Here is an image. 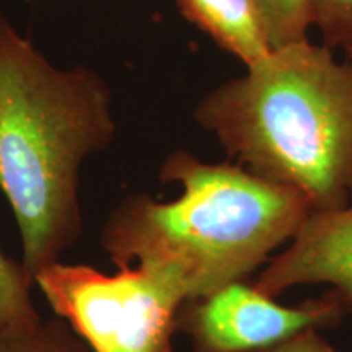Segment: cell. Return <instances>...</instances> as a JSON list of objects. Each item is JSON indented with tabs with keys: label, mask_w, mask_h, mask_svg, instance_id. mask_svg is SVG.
Returning <instances> with one entry per match:
<instances>
[{
	"label": "cell",
	"mask_w": 352,
	"mask_h": 352,
	"mask_svg": "<svg viewBox=\"0 0 352 352\" xmlns=\"http://www.w3.org/2000/svg\"><path fill=\"white\" fill-rule=\"evenodd\" d=\"M186 19L246 67L272 51L253 0H176Z\"/></svg>",
	"instance_id": "cell-7"
},
{
	"label": "cell",
	"mask_w": 352,
	"mask_h": 352,
	"mask_svg": "<svg viewBox=\"0 0 352 352\" xmlns=\"http://www.w3.org/2000/svg\"><path fill=\"white\" fill-rule=\"evenodd\" d=\"M0 352H90L60 318L0 324Z\"/></svg>",
	"instance_id": "cell-8"
},
{
	"label": "cell",
	"mask_w": 352,
	"mask_h": 352,
	"mask_svg": "<svg viewBox=\"0 0 352 352\" xmlns=\"http://www.w3.org/2000/svg\"><path fill=\"white\" fill-rule=\"evenodd\" d=\"M346 59H347V60H351V63H352V57H346Z\"/></svg>",
	"instance_id": "cell-13"
},
{
	"label": "cell",
	"mask_w": 352,
	"mask_h": 352,
	"mask_svg": "<svg viewBox=\"0 0 352 352\" xmlns=\"http://www.w3.org/2000/svg\"><path fill=\"white\" fill-rule=\"evenodd\" d=\"M195 120L230 160L298 192L311 212L352 202V63L324 44L272 50L210 90Z\"/></svg>",
	"instance_id": "cell-3"
},
{
	"label": "cell",
	"mask_w": 352,
	"mask_h": 352,
	"mask_svg": "<svg viewBox=\"0 0 352 352\" xmlns=\"http://www.w3.org/2000/svg\"><path fill=\"white\" fill-rule=\"evenodd\" d=\"M118 270L57 261L33 284L90 352H173L176 315L186 302L182 287L151 267Z\"/></svg>",
	"instance_id": "cell-4"
},
{
	"label": "cell",
	"mask_w": 352,
	"mask_h": 352,
	"mask_svg": "<svg viewBox=\"0 0 352 352\" xmlns=\"http://www.w3.org/2000/svg\"><path fill=\"white\" fill-rule=\"evenodd\" d=\"M114 134L103 78L52 65L0 12V189L32 280L80 236L82 165Z\"/></svg>",
	"instance_id": "cell-1"
},
{
	"label": "cell",
	"mask_w": 352,
	"mask_h": 352,
	"mask_svg": "<svg viewBox=\"0 0 352 352\" xmlns=\"http://www.w3.org/2000/svg\"><path fill=\"white\" fill-rule=\"evenodd\" d=\"M182 188L173 201L127 195L100 233L101 250L118 267L145 266L168 274L195 298L243 280L289 243L311 214L298 192L235 162L208 164L171 152L158 173Z\"/></svg>",
	"instance_id": "cell-2"
},
{
	"label": "cell",
	"mask_w": 352,
	"mask_h": 352,
	"mask_svg": "<svg viewBox=\"0 0 352 352\" xmlns=\"http://www.w3.org/2000/svg\"><path fill=\"white\" fill-rule=\"evenodd\" d=\"M271 50L308 41L310 0H253Z\"/></svg>",
	"instance_id": "cell-9"
},
{
	"label": "cell",
	"mask_w": 352,
	"mask_h": 352,
	"mask_svg": "<svg viewBox=\"0 0 352 352\" xmlns=\"http://www.w3.org/2000/svg\"><path fill=\"white\" fill-rule=\"evenodd\" d=\"M254 285L277 298L307 284H327L352 314V202L311 212L287 246L259 271Z\"/></svg>",
	"instance_id": "cell-6"
},
{
	"label": "cell",
	"mask_w": 352,
	"mask_h": 352,
	"mask_svg": "<svg viewBox=\"0 0 352 352\" xmlns=\"http://www.w3.org/2000/svg\"><path fill=\"white\" fill-rule=\"evenodd\" d=\"M311 25L320 30L324 46L340 47L352 57V0H310Z\"/></svg>",
	"instance_id": "cell-11"
},
{
	"label": "cell",
	"mask_w": 352,
	"mask_h": 352,
	"mask_svg": "<svg viewBox=\"0 0 352 352\" xmlns=\"http://www.w3.org/2000/svg\"><path fill=\"white\" fill-rule=\"evenodd\" d=\"M33 280L21 263L0 250V324H28L41 320L32 300Z\"/></svg>",
	"instance_id": "cell-10"
},
{
	"label": "cell",
	"mask_w": 352,
	"mask_h": 352,
	"mask_svg": "<svg viewBox=\"0 0 352 352\" xmlns=\"http://www.w3.org/2000/svg\"><path fill=\"white\" fill-rule=\"evenodd\" d=\"M259 352H336V349L321 336L318 329H307Z\"/></svg>",
	"instance_id": "cell-12"
},
{
	"label": "cell",
	"mask_w": 352,
	"mask_h": 352,
	"mask_svg": "<svg viewBox=\"0 0 352 352\" xmlns=\"http://www.w3.org/2000/svg\"><path fill=\"white\" fill-rule=\"evenodd\" d=\"M349 314L333 289L283 305L243 279L183 302L176 331L186 334L192 352H259L307 329L338 328Z\"/></svg>",
	"instance_id": "cell-5"
}]
</instances>
